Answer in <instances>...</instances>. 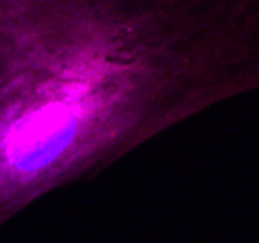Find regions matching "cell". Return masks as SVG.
<instances>
[{
	"label": "cell",
	"mask_w": 259,
	"mask_h": 243,
	"mask_svg": "<svg viewBox=\"0 0 259 243\" xmlns=\"http://www.w3.org/2000/svg\"><path fill=\"white\" fill-rule=\"evenodd\" d=\"M230 41L0 0V230L47 192L246 86Z\"/></svg>",
	"instance_id": "6da1fadb"
}]
</instances>
